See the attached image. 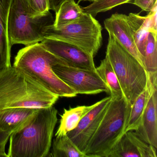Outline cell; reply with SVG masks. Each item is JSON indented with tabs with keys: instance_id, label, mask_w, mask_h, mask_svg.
<instances>
[{
	"instance_id": "cell-1",
	"label": "cell",
	"mask_w": 157,
	"mask_h": 157,
	"mask_svg": "<svg viewBox=\"0 0 157 157\" xmlns=\"http://www.w3.org/2000/svg\"><path fill=\"white\" fill-rule=\"evenodd\" d=\"M59 98L22 70L11 66L0 70V110L46 108Z\"/></svg>"
},
{
	"instance_id": "cell-2",
	"label": "cell",
	"mask_w": 157,
	"mask_h": 157,
	"mask_svg": "<svg viewBox=\"0 0 157 157\" xmlns=\"http://www.w3.org/2000/svg\"><path fill=\"white\" fill-rule=\"evenodd\" d=\"M58 111L54 106L39 108L30 123L10 136L8 157H45L49 154Z\"/></svg>"
},
{
	"instance_id": "cell-3",
	"label": "cell",
	"mask_w": 157,
	"mask_h": 157,
	"mask_svg": "<svg viewBox=\"0 0 157 157\" xmlns=\"http://www.w3.org/2000/svg\"><path fill=\"white\" fill-rule=\"evenodd\" d=\"M56 56L41 43L26 46L18 51L13 67L24 71L48 90L59 97H76L77 93L61 80L52 66Z\"/></svg>"
},
{
	"instance_id": "cell-4",
	"label": "cell",
	"mask_w": 157,
	"mask_h": 157,
	"mask_svg": "<svg viewBox=\"0 0 157 157\" xmlns=\"http://www.w3.org/2000/svg\"><path fill=\"white\" fill-rule=\"evenodd\" d=\"M108 34L105 57L116 74L124 97L128 103L132 105L146 89L147 72L113 35Z\"/></svg>"
},
{
	"instance_id": "cell-5",
	"label": "cell",
	"mask_w": 157,
	"mask_h": 157,
	"mask_svg": "<svg viewBox=\"0 0 157 157\" xmlns=\"http://www.w3.org/2000/svg\"><path fill=\"white\" fill-rule=\"evenodd\" d=\"M130 105L124 97L111 99L99 127L83 152L86 157H108L125 132Z\"/></svg>"
},
{
	"instance_id": "cell-6",
	"label": "cell",
	"mask_w": 157,
	"mask_h": 157,
	"mask_svg": "<svg viewBox=\"0 0 157 157\" xmlns=\"http://www.w3.org/2000/svg\"><path fill=\"white\" fill-rule=\"evenodd\" d=\"M102 30L101 24L94 16L84 12L79 19L67 25L47 26L43 35L44 38L72 44L94 57L101 45Z\"/></svg>"
},
{
	"instance_id": "cell-7",
	"label": "cell",
	"mask_w": 157,
	"mask_h": 157,
	"mask_svg": "<svg viewBox=\"0 0 157 157\" xmlns=\"http://www.w3.org/2000/svg\"><path fill=\"white\" fill-rule=\"evenodd\" d=\"M50 11L42 15L32 16L24 9L21 0H12L8 20V31L12 46L16 44L26 46L41 43L43 32L54 24Z\"/></svg>"
},
{
	"instance_id": "cell-8",
	"label": "cell",
	"mask_w": 157,
	"mask_h": 157,
	"mask_svg": "<svg viewBox=\"0 0 157 157\" xmlns=\"http://www.w3.org/2000/svg\"><path fill=\"white\" fill-rule=\"evenodd\" d=\"M56 75L77 94L109 93V90L96 71L75 67L56 56L52 66Z\"/></svg>"
},
{
	"instance_id": "cell-9",
	"label": "cell",
	"mask_w": 157,
	"mask_h": 157,
	"mask_svg": "<svg viewBox=\"0 0 157 157\" xmlns=\"http://www.w3.org/2000/svg\"><path fill=\"white\" fill-rule=\"evenodd\" d=\"M111 96L105 97L86 115L78 126L67 134L68 136L82 152H84L88 143L100 125L110 104Z\"/></svg>"
},
{
	"instance_id": "cell-10",
	"label": "cell",
	"mask_w": 157,
	"mask_h": 157,
	"mask_svg": "<svg viewBox=\"0 0 157 157\" xmlns=\"http://www.w3.org/2000/svg\"><path fill=\"white\" fill-rule=\"evenodd\" d=\"M41 43L46 49L70 66L83 69L96 70L94 57L76 46L50 38H44Z\"/></svg>"
},
{
	"instance_id": "cell-11",
	"label": "cell",
	"mask_w": 157,
	"mask_h": 157,
	"mask_svg": "<svg viewBox=\"0 0 157 157\" xmlns=\"http://www.w3.org/2000/svg\"><path fill=\"white\" fill-rule=\"evenodd\" d=\"M151 89L141 123L135 130L142 140L157 148V72L149 73Z\"/></svg>"
},
{
	"instance_id": "cell-12",
	"label": "cell",
	"mask_w": 157,
	"mask_h": 157,
	"mask_svg": "<svg viewBox=\"0 0 157 157\" xmlns=\"http://www.w3.org/2000/svg\"><path fill=\"white\" fill-rule=\"evenodd\" d=\"M156 150L135 130H130L124 133L107 157H157Z\"/></svg>"
},
{
	"instance_id": "cell-13",
	"label": "cell",
	"mask_w": 157,
	"mask_h": 157,
	"mask_svg": "<svg viewBox=\"0 0 157 157\" xmlns=\"http://www.w3.org/2000/svg\"><path fill=\"white\" fill-rule=\"evenodd\" d=\"M104 25L108 34L113 35L142 65L141 57L136 46L127 15L114 13L105 20Z\"/></svg>"
},
{
	"instance_id": "cell-14",
	"label": "cell",
	"mask_w": 157,
	"mask_h": 157,
	"mask_svg": "<svg viewBox=\"0 0 157 157\" xmlns=\"http://www.w3.org/2000/svg\"><path fill=\"white\" fill-rule=\"evenodd\" d=\"M38 109L16 108L0 110V129L11 135L24 128Z\"/></svg>"
},
{
	"instance_id": "cell-15",
	"label": "cell",
	"mask_w": 157,
	"mask_h": 157,
	"mask_svg": "<svg viewBox=\"0 0 157 157\" xmlns=\"http://www.w3.org/2000/svg\"><path fill=\"white\" fill-rule=\"evenodd\" d=\"M12 0H0V70L11 67L8 31L9 13Z\"/></svg>"
},
{
	"instance_id": "cell-16",
	"label": "cell",
	"mask_w": 157,
	"mask_h": 157,
	"mask_svg": "<svg viewBox=\"0 0 157 157\" xmlns=\"http://www.w3.org/2000/svg\"><path fill=\"white\" fill-rule=\"evenodd\" d=\"M99 102L91 105L78 106L68 110L64 109V113L61 116L58 128L55 135L56 137L67 135L75 129L82 118L92 110Z\"/></svg>"
},
{
	"instance_id": "cell-17",
	"label": "cell",
	"mask_w": 157,
	"mask_h": 157,
	"mask_svg": "<svg viewBox=\"0 0 157 157\" xmlns=\"http://www.w3.org/2000/svg\"><path fill=\"white\" fill-rule=\"evenodd\" d=\"M151 86V78L148 73L147 82L146 89L130 105L125 132L130 130H136L138 128L150 94Z\"/></svg>"
},
{
	"instance_id": "cell-18",
	"label": "cell",
	"mask_w": 157,
	"mask_h": 157,
	"mask_svg": "<svg viewBox=\"0 0 157 157\" xmlns=\"http://www.w3.org/2000/svg\"><path fill=\"white\" fill-rule=\"evenodd\" d=\"M96 71L107 86L112 100L124 97L119 81L107 57L101 61L99 67H96Z\"/></svg>"
},
{
	"instance_id": "cell-19",
	"label": "cell",
	"mask_w": 157,
	"mask_h": 157,
	"mask_svg": "<svg viewBox=\"0 0 157 157\" xmlns=\"http://www.w3.org/2000/svg\"><path fill=\"white\" fill-rule=\"evenodd\" d=\"M128 21L142 61L150 33L145 22V17L138 13H130L128 15Z\"/></svg>"
},
{
	"instance_id": "cell-20",
	"label": "cell",
	"mask_w": 157,
	"mask_h": 157,
	"mask_svg": "<svg viewBox=\"0 0 157 157\" xmlns=\"http://www.w3.org/2000/svg\"><path fill=\"white\" fill-rule=\"evenodd\" d=\"M84 13L82 8L74 0H67L61 4L56 13L53 26L60 27L73 22Z\"/></svg>"
},
{
	"instance_id": "cell-21",
	"label": "cell",
	"mask_w": 157,
	"mask_h": 157,
	"mask_svg": "<svg viewBox=\"0 0 157 157\" xmlns=\"http://www.w3.org/2000/svg\"><path fill=\"white\" fill-rule=\"evenodd\" d=\"M51 153L48 156L53 157H86L66 135L56 137L52 143Z\"/></svg>"
},
{
	"instance_id": "cell-22",
	"label": "cell",
	"mask_w": 157,
	"mask_h": 157,
	"mask_svg": "<svg viewBox=\"0 0 157 157\" xmlns=\"http://www.w3.org/2000/svg\"><path fill=\"white\" fill-rule=\"evenodd\" d=\"M142 66L148 73L157 72V35L149 33L145 54L142 58Z\"/></svg>"
},
{
	"instance_id": "cell-23",
	"label": "cell",
	"mask_w": 157,
	"mask_h": 157,
	"mask_svg": "<svg viewBox=\"0 0 157 157\" xmlns=\"http://www.w3.org/2000/svg\"><path fill=\"white\" fill-rule=\"evenodd\" d=\"M132 0H96L86 7L82 8L83 12L95 16L98 13L110 10L117 6L131 3Z\"/></svg>"
},
{
	"instance_id": "cell-24",
	"label": "cell",
	"mask_w": 157,
	"mask_h": 157,
	"mask_svg": "<svg viewBox=\"0 0 157 157\" xmlns=\"http://www.w3.org/2000/svg\"><path fill=\"white\" fill-rule=\"evenodd\" d=\"M25 10L32 16H36L49 11L48 0H21Z\"/></svg>"
},
{
	"instance_id": "cell-25",
	"label": "cell",
	"mask_w": 157,
	"mask_h": 157,
	"mask_svg": "<svg viewBox=\"0 0 157 157\" xmlns=\"http://www.w3.org/2000/svg\"><path fill=\"white\" fill-rule=\"evenodd\" d=\"M145 16V22L150 33L157 35V7Z\"/></svg>"
},
{
	"instance_id": "cell-26",
	"label": "cell",
	"mask_w": 157,
	"mask_h": 157,
	"mask_svg": "<svg viewBox=\"0 0 157 157\" xmlns=\"http://www.w3.org/2000/svg\"><path fill=\"white\" fill-rule=\"evenodd\" d=\"M132 3L147 12L151 11L157 7V0H134Z\"/></svg>"
},
{
	"instance_id": "cell-27",
	"label": "cell",
	"mask_w": 157,
	"mask_h": 157,
	"mask_svg": "<svg viewBox=\"0 0 157 157\" xmlns=\"http://www.w3.org/2000/svg\"><path fill=\"white\" fill-rule=\"evenodd\" d=\"M10 135L0 129V157H8L5 152V147Z\"/></svg>"
},
{
	"instance_id": "cell-28",
	"label": "cell",
	"mask_w": 157,
	"mask_h": 157,
	"mask_svg": "<svg viewBox=\"0 0 157 157\" xmlns=\"http://www.w3.org/2000/svg\"><path fill=\"white\" fill-rule=\"evenodd\" d=\"M67 0H48L49 10H53L55 13L57 11L62 3Z\"/></svg>"
},
{
	"instance_id": "cell-29",
	"label": "cell",
	"mask_w": 157,
	"mask_h": 157,
	"mask_svg": "<svg viewBox=\"0 0 157 157\" xmlns=\"http://www.w3.org/2000/svg\"><path fill=\"white\" fill-rule=\"evenodd\" d=\"M96 0H78V3H79L81 2L82 1H89L91 2H94Z\"/></svg>"
}]
</instances>
